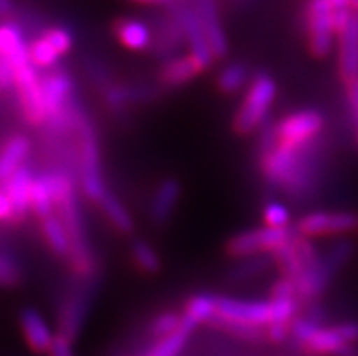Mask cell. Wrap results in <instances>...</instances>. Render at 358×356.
I'll use <instances>...</instances> for the list:
<instances>
[{
    "instance_id": "1",
    "label": "cell",
    "mask_w": 358,
    "mask_h": 356,
    "mask_svg": "<svg viewBox=\"0 0 358 356\" xmlns=\"http://www.w3.org/2000/svg\"><path fill=\"white\" fill-rule=\"evenodd\" d=\"M53 187L55 211L62 220L64 227L68 231L69 242H71V255H69V266L75 271V275L80 278H91L96 271L95 255L91 251L90 240H87L86 220L82 213V204L77 193V184L71 173L51 171L48 173Z\"/></svg>"
},
{
    "instance_id": "2",
    "label": "cell",
    "mask_w": 358,
    "mask_h": 356,
    "mask_svg": "<svg viewBox=\"0 0 358 356\" xmlns=\"http://www.w3.org/2000/svg\"><path fill=\"white\" fill-rule=\"evenodd\" d=\"M278 95L277 80L266 71L255 73L250 86L245 87L242 102L233 118V129L238 135H253L268 122Z\"/></svg>"
},
{
    "instance_id": "3",
    "label": "cell",
    "mask_w": 358,
    "mask_h": 356,
    "mask_svg": "<svg viewBox=\"0 0 358 356\" xmlns=\"http://www.w3.org/2000/svg\"><path fill=\"white\" fill-rule=\"evenodd\" d=\"M78 135V184L82 194L90 202L99 204L100 199L108 193L104 175H102V158H100V144L95 126L84 115L77 126Z\"/></svg>"
},
{
    "instance_id": "4",
    "label": "cell",
    "mask_w": 358,
    "mask_h": 356,
    "mask_svg": "<svg viewBox=\"0 0 358 356\" xmlns=\"http://www.w3.org/2000/svg\"><path fill=\"white\" fill-rule=\"evenodd\" d=\"M351 252H353V245L342 240L336 245H333L329 251L320 255L317 262L306 266L302 273L293 280L296 285V294H299L300 302L302 300L304 302L317 300L329 287L331 280L344 267L345 262L350 260Z\"/></svg>"
},
{
    "instance_id": "5",
    "label": "cell",
    "mask_w": 358,
    "mask_h": 356,
    "mask_svg": "<svg viewBox=\"0 0 358 356\" xmlns=\"http://www.w3.org/2000/svg\"><path fill=\"white\" fill-rule=\"evenodd\" d=\"M215 322L211 327L226 329L233 325L266 329L273 322V307L268 300H250L226 294H215Z\"/></svg>"
},
{
    "instance_id": "6",
    "label": "cell",
    "mask_w": 358,
    "mask_h": 356,
    "mask_svg": "<svg viewBox=\"0 0 358 356\" xmlns=\"http://www.w3.org/2000/svg\"><path fill=\"white\" fill-rule=\"evenodd\" d=\"M293 235H295L293 229H275L268 226L255 227L250 231H242L227 240L226 252L235 260L271 255L273 251L289 242Z\"/></svg>"
},
{
    "instance_id": "7",
    "label": "cell",
    "mask_w": 358,
    "mask_h": 356,
    "mask_svg": "<svg viewBox=\"0 0 358 356\" xmlns=\"http://www.w3.org/2000/svg\"><path fill=\"white\" fill-rule=\"evenodd\" d=\"M324 115L318 109H299L286 115L278 122L277 127V144L287 145L291 149H306L317 142L318 135L324 129Z\"/></svg>"
},
{
    "instance_id": "8",
    "label": "cell",
    "mask_w": 358,
    "mask_h": 356,
    "mask_svg": "<svg viewBox=\"0 0 358 356\" xmlns=\"http://www.w3.org/2000/svg\"><path fill=\"white\" fill-rule=\"evenodd\" d=\"M168 13L177 18L178 24L182 27V33H184V41H186L187 48H189L191 59L195 60L200 66L202 71H208L211 69V66L215 64L213 51L209 48L208 38L204 35V29H202V22H200V17L196 13L193 2H187V0H175L173 4H169Z\"/></svg>"
},
{
    "instance_id": "9",
    "label": "cell",
    "mask_w": 358,
    "mask_h": 356,
    "mask_svg": "<svg viewBox=\"0 0 358 356\" xmlns=\"http://www.w3.org/2000/svg\"><path fill=\"white\" fill-rule=\"evenodd\" d=\"M335 9L327 0H309L306 4V35H308L309 51L315 59H327L335 44Z\"/></svg>"
},
{
    "instance_id": "10",
    "label": "cell",
    "mask_w": 358,
    "mask_h": 356,
    "mask_svg": "<svg viewBox=\"0 0 358 356\" xmlns=\"http://www.w3.org/2000/svg\"><path fill=\"white\" fill-rule=\"evenodd\" d=\"M358 229V215L351 211H311L296 220L295 233L304 238L348 235Z\"/></svg>"
},
{
    "instance_id": "11",
    "label": "cell",
    "mask_w": 358,
    "mask_h": 356,
    "mask_svg": "<svg viewBox=\"0 0 358 356\" xmlns=\"http://www.w3.org/2000/svg\"><path fill=\"white\" fill-rule=\"evenodd\" d=\"M15 90L18 93V102L27 124L38 127L45 124L44 97H42V77L33 62L20 66L13 71Z\"/></svg>"
},
{
    "instance_id": "12",
    "label": "cell",
    "mask_w": 358,
    "mask_h": 356,
    "mask_svg": "<svg viewBox=\"0 0 358 356\" xmlns=\"http://www.w3.org/2000/svg\"><path fill=\"white\" fill-rule=\"evenodd\" d=\"M93 297H95V284L91 282V278H82V284L73 287L64 300L57 334L68 339L69 342H75L78 339L91 304H93Z\"/></svg>"
},
{
    "instance_id": "13",
    "label": "cell",
    "mask_w": 358,
    "mask_h": 356,
    "mask_svg": "<svg viewBox=\"0 0 358 356\" xmlns=\"http://www.w3.org/2000/svg\"><path fill=\"white\" fill-rule=\"evenodd\" d=\"M309 148L291 149L287 145L277 144L273 149L260 155V171H262L264 180L268 182L271 187L284 190L289 184L291 178H293V175L299 171L300 164L304 160Z\"/></svg>"
},
{
    "instance_id": "14",
    "label": "cell",
    "mask_w": 358,
    "mask_h": 356,
    "mask_svg": "<svg viewBox=\"0 0 358 356\" xmlns=\"http://www.w3.org/2000/svg\"><path fill=\"white\" fill-rule=\"evenodd\" d=\"M73 45L75 38L68 27H50L29 44V57L36 69H53L73 50Z\"/></svg>"
},
{
    "instance_id": "15",
    "label": "cell",
    "mask_w": 358,
    "mask_h": 356,
    "mask_svg": "<svg viewBox=\"0 0 358 356\" xmlns=\"http://www.w3.org/2000/svg\"><path fill=\"white\" fill-rule=\"evenodd\" d=\"M358 324L344 322L338 325H320L317 333L302 346L309 355H336L341 356L348 346H357Z\"/></svg>"
},
{
    "instance_id": "16",
    "label": "cell",
    "mask_w": 358,
    "mask_h": 356,
    "mask_svg": "<svg viewBox=\"0 0 358 356\" xmlns=\"http://www.w3.org/2000/svg\"><path fill=\"white\" fill-rule=\"evenodd\" d=\"M196 13L202 22V29L208 38V44L213 51L215 60L226 59L229 53V42H227L226 29H224L222 18L218 13L217 0H193Z\"/></svg>"
},
{
    "instance_id": "17",
    "label": "cell",
    "mask_w": 358,
    "mask_h": 356,
    "mask_svg": "<svg viewBox=\"0 0 358 356\" xmlns=\"http://www.w3.org/2000/svg\"><path fill=\"white\" fill-rule=\"evenodd\" d=\"M182 197V185L177 178H164L157 184L150 202V217L155 226H166L175 215Z\"/></svg>"
},
{
    "instance_id": "18",
    "label": "cell",
    "mask_w": 358,
    "mask_h": 356,
    "mask_svg": "<svg viewBox=\"0 0 358 356\" xmlns=\"http://www.w3.org/2000/svg\"><path fill=\"white\" fill-rule=\"evenodd\" d=\"M20 329H22L24 340L27 342V346L33 349L35 353H48L53 343L55 336L51 325L48 324V320L44 318L38 309L35 307H26L20 311Z\"/></svg>"
},
{
    "instance_id": "19",
    "label": "cell",
    "mask_w": 358,
    "mask_h": 356,
    "mask_svg": "<svg viewBox=\"0 0 358 356\" xmlns=\"http://www.w3.org/2000/svg\"><path fill=\"white\" fill-rule=\"evenodd\" d=\"M338 71L344 84L358 78V15L353 13L344 31L338 33Z\"/></svg>"
},
{
    "instance_id": "20",
    "label": "cell",
    "mask_w": 358,
    "mask_h": 356,
    "mask_svg": "<svg viewBox=\"0 0 358 356\" xmlns=\"http://www.w3.org/2000/svg\"><path fill=\"white\" fill-rule=\"evenodd\" d=\"M33 178H35V175H33L31 169L24 166L4 182V193L8 194L11 208H13L15 222H22L27 217V213L31 211L29 209V197H31Z\"/></svg>"
},
{
    "instance_id": "21",
    "label": "cell",
    "mask_w": 358,
    "mask_h": 356,
    "mask_svg": "<svg viewBox=\"0 0 358 356\" xmlns=\"http://www.w3.org/2000/svg\"><path fill=\"white\" fill-rule=\"evenodd\" d=\"M0 55L9 62L13 71L31 62L29 44L26 42L22 27L15 22L0 24Z\"/></svg>"
},
{
    "instance_id": "22",
    "label": "cell",
    "mask_w": 358,
    "mask_h": 356,
    "mask_svg": "<svg viewBox=\"0 0 358 356\" xmlns=\"http://www.w3.org/2000/svg\"><path fill=\"white\" fill-rule=\"evenodd\" d=\"M199 64L191 59V55H178L173 59L166 60L160 69L159 82L166 90H178V87L187 86L189 82L195 80L199 75H202Z\"/></svg>"
},
{
    "instance_id": "23",
    "label": "cell",
    "mask_w": 358,
    "mask_h": 356,
    "mask_svg": "<svg viewBox=\"0 0 358 356\" xmlns=\"http://www.w3.org/2000/svg\"><path fill=\"white\" fill-rule=\"evenodd\" d=\"M113 33L117 41L131 51H145L153 45L151 27L138 18H118L113 24Z\"/></svg>"
},
{
    "instance_id": "24",
    "label": "cell",
    "mask_w": 358,
    "mask_h": 356,
    "mask_svg": "<svg viewBox=\"0 0 358 356\" xmlns=\"http://www.w3.org/2000/svg\"><path fill=\"white\" fill-rule=\"evenodd\" d=\"M31 151V142L26 135L9 136L0 148V180L6 182L9 176L24 167V160Z\"/></svg>"
},
{
    "instance_id": "25",
    "label": "cell",
    "mask_w": 358,
    "mask_h": 356,
    "mask_svg": "<svg viewBox=\"0 0 358 356\" xmlns=\"http://www.w3.org/2000/svg\"><path fill=\"white\" fill-rule=\"evenodd\" d=\"M182 44H186V41H184V33H182L180 24H178L177 18L166 11L157 20V42H153L151 48L159 55H164V59L169 60L173 59V53Z\"/></svg>"
},
{
    "instance_id": "26",
    "label": "cell",
    "mask_w": 358,
    "mask_h": 356,
    "mask_svg": "<svg viewBox=\"0 0 358 356\" xmlns=\"http://www.w3.org/2000/svg\"><path fill=\"white\" fill-rule=\"evenodd\" d=\"M29 209L38 220H45V218L53 217L55 213V197L53 187H51V180L48 173H41L35 175L31 185V197H29Z\"/></svg>"
},
{
    "instance_id": "27",
    "label": "cell",
    "mask_w": 358,
    "mask_h": 356,
    "mask_svg": "<svg viewBox=\"0 0 358 356\" xmlns=\"http://www.w3.org/2000/svg\"><path fill=\"white\" fill-rule=\"evenodd\" d=\"M96 206L100 208V211L104 213L106 220H108V224L115 231L122 233V235H129L131 233L133 227H135V222H133L129 209L124 206V202L118 199L117 194L108 191Z\"/></svg>"
},
{
    "instance_id": "28",
    "label": "cell",
    "mask_w": 358,
    "mask_h": 356,
    "mask_svg": "<svg viewBox=\"0 0 358 356\" xmlns=\"http://www.w3.org/2000/svg\"><path fill=\"white\" fill-rule=\"evenodd\" d=\"M251 71L244 62H227L217 75V87L224 95H235L250 86Z\"/></svg>"
},
{
    "instance_id": "29",
    "label": "cell",
    "mask_w": 358,
    "mask_h": 356,
    "mask_svg": "<svg viewBox=\"0 0 358 356\" xmlns=\"http://www.w3.org/2000/svg\"><path fill=\"white\" fill-rule=\"evenodd\" d=\"M41 227L45 243H48V248L51 249V252H53L55 257L62 258V260H69V255H71V242H69L68 231L64 227L59 215L55 213L53 217L42 220Z\"/></svg>"
},
{
    "instance_id": "30",
    "label": "cell",
    "mask_w": 358,
    "mask_h": 356,
    "mask_svg": "<svg viewBox=\"0 0 358 356\" xmlns=\"http://www.w3.org/2000/svg\"><path fill=\"white\" fill-rule=\"evenodd\" d=\"M215 294L196 293L187 298L182 316L189 322L193 327L200 325H211L215 322Z\"/></svg>"
},
{
    "instance_id": "31",
    "label": "cell",
    "mask_w": 358,
    "mask_h": 356,
    "mask_svg": "<svg viewBox=\"0 0 358 356\" xmlns=\"http://www.w3.org/2000/svg\"><path fill=\"white\" fill-rule=\"evenodd\" d=\"M184 318V316H182ZM195 333V327L184 318L182 320V327L175 331L173 334L166 336V339H159L153 343V348L145 353L144 356H180L182 351L186 349L187 342H189L191 334Z\"/></svg>"
},
{
    "instance_id": "32",
    "label": "cell",
    "mask_w": 358,
    "mask_h": 356,
    "mask_svg": "<svg viewBox=\"0 0 358 356\" xmlns=\"http://www.w3.org/2000/svg\"><path fill=\"white\" fill-rule=\"evenodd\" d=\"M131 262L144 275H157L162 269L159 251L153 248V243L144 238H136L131 242Z\"/></svg>"
},
{
    "instance_id": "33",
    "label": "cell",
    "mask_w": 358,
    "mask_h": 356,
    "mask_svg": "<svg viewBox=\"0 0 358 356\" xmlns=\"http://www.w3.org/2000/svg\"><path fill=\"white\" fill-rule=\"evenodd\" d=\"M262 220L264 226L275 227V229H289L293 217H291V209L287 208L286 204L271 200V202L264 206Z\"/></svg>"
},
{
    "instance_id": "34",
    "label": "cell",
    "mask_w": 358,
    "mask_h": 356,
    "mask_svg": "<svg viewBox=\"0 0 358 356\" xmlns=\"http://www.w3.org/2000/svg\"><path fill=\"white\" fill-rule=\"evenodd\" d=\"M182 313L175 311H164L160 313L150 325V333L155 339H166L169 334H173L175 331H178L182 327Z\"/></svg>"
},
{
    "instance_id": "35",
    "label": "cell",
    "mask_w": 358,
    "mask_h": 356,
    "mask_svg": "<svg viewBox=\"0 0 358 356\" xmlns=\"http://www.w3.org/2000/svg\"><path fill=\"white\" fill-rule=\"evenodd\" d=\"M20 278H22V273H20L17 264L8 260V258L0 257V285H4V287L17 285Z\"/></svg>"
},
{
    "instance_id": "36",
    "label": "cell",
    "mask_w": 358,
    "mask_h": 356,
    "mask_svg": "<svg viewBox=\"0 0 358 356\" xmlns=\"http://www.w3.org/2000/svg\"><path fill=\"white\" fill-rule=\"evenodd\" d=\"M264 266H266V262L259 257L244 258V260H241L238 267L233 271V278H250V276L259 275Z\"/></svg>"
},
{
    "instance_id": "37",
    "label": "cell",
    "mask_w": 358,
    "mask_h": 356,
    "mask_svg": "<svg viewBox=\"0 0 358 356\" xmlns=\"http://www.w3.org/2000/svg\"><path fill=\"white\" fill-rule=\"evenodd\" d=\"M13 87H15L13 68H11L8 60L0 55V93L13 90Z\"/></svg>"
},
{
    "instance_id": "38",
    "label": "cell",
    "mask_w": 358,
    "mask_h": 356,
    "mask_svg": "<svg viewBox=\"0 0 358 356\" xmlns=\"http://www.w3.org/2000/svg\"><path fill=\"white\" fill-rule=\"evenodd\" d=\"M345 86V99H348V108L353 117V120L358 124V78L353 82H348Z\"/></svg>"
},
{
    "instance_id": "39",
    "label": "cell",
    "mask_w": 358,
    "mask_h": 356,
    "mask_svg": "<svg viewBox=\"0 0 358 356\" xmlns=\"http://www.w3.org/2000/svg\"><path fill=\"white\" fill-rule=\"evenodd\" d=\"M50 356H75L73 353V342H69L68 339H64L60 334H57L51 343L50 351H48Z\"/></svg>"
},
{
    "instance_id": "40",
    "label": "cell",
    "mask_w": 358,
    "mask_h": 356,
    "mask_svg": "<svg viewBox=\"0 0 358 356\" xmlns=\"http://www.w3.org/2000/svg\"><path fill=\"white\" fill-rule=\"evenodd\" d=\"M0 222H15L13 208L4 191H0Z\"/></svg>"
},
{
    "instance_id": "41",
    "label": "cell",
    "mask_w": 358,
    "mask_h": 356,
    "mask_svg": "<svg viewBox=\"0 0 358 356\" xmlns=\"http://www.w3.org/2000/svg\"><path fill=\"white\" fill-rule=\"evenodd\" d=\"M131 2L142 6H164V8H168V6L173 4L175 0H131Z\"/></svg>"
},
{
    "instance_id": "42",
    "label": "cell",
    "mask_w": 358,
    "mask_h": 356,
    "mask_svg": "<svg viewBox=\"0 0 358 356\" xmlns=\"http://www.w3.org/2000/svg\"><path fill=\"white\" fill-rule=\"evenodd\" d=\"M13 11V2L11 0H0V17L9 15Z\"/></svg>"
},
{
    "instance_id": "43",
    "label": "cell",
    "mask_w": 358,
    "mask_h": 356,
    "mask_svg": "<svg viewBox=\"0 0 358 356\" xmlns=\"http://www.w3.org/2000/svg\"><path fill=\"white\" fill-rule=\"evenodd\" d=\"M333 9H351V0H327Z\"/></svg>"
},
{
    "instance_id": "44",
    "label": "cell",
    "mask_w": 358,
    "mask_h": 356,
    "mask_svg": "<svg viewBox=\"0 0 358 356\" xmlns=\"http://www.w3.org/2000/svg\"><path fill=\"white\" fill-rule=\"evenodd\" d=\"M350 8H351V11H353V13L358 15V0H351Z\"/></svg>"
}]
</instances>
